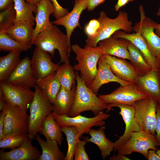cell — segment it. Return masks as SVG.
<instances>
[{
  "label": "cell",
  "instance_id": "obj_1",
  "mask_svg": "<svg viewBox=\"0 0 160 160\" xmlns=\"http://www.w3.org/2000/svg\"><path fill=\"white\" fill-rule=\"evenodd\" d=\"M33 45L48 52L52 57L57 50L60 57V63L70 64L71 52L68 46L66 35L55 25L50 29L39 33Z\"/></svg>",
  "mask_w": 160,
  "mask_h": 160
},
{
  "label": "cell",
  "instance_id": "obj_2",
  "mask_svg": "<svg viewBox=\"0 0 160 160\" xmlns=\"http://www.w3.org/2000/svg\"><path fill=\"white\" fill-rule=\"evenodd\" d=\"M71 49L76 54L77 64L73 68L79 71L82 78L89 87L94 79L97 71L98 62L103 55L98 46L92 47L85 45L82 48L76 44L71 46Z\"/></svg>",
  "mask_w": 160,
  "mask_h": 160
},
{
  "label": "cell",
  "instance_id": "obj_3",
  "mask_svg": "<svg viewBox=\"0 0 160 160\" xmlns=\"http://www.w3.org/2000/svg\"><path fill=\"white\" fill-rule=\"evenodd\" d=\"M76 95L69 116H75L87 111H90L96 116L107 109V104L87 87L77 71H76Z\"/></svg>",
  "mask_w": 160,
  "mask_h": 160
},
{
  "label": "cell",
  "instance_id": "obj_4",
  "mask_svg": "<svg viewBox=\"0 0 160 160\" xmlns=\"http://www.w3.org/2000/svg\"><path fill=\"white\" fill-rule=\"evenodd\" d=\"M97 20L100 26L97 33L93 36L87 37L86 45L96 47L100 41L111 36L116 31L122 30L127 33L132 32V23L129 20L128 13L120 11L115 18L108 17L103 11L100 12Z\"/></svg>",
  "mask_w": 160,
  "mask_h": 160
},
{
  "label": "cell",
  "instance_id": "obj_5",
  "mask_svg": "<svg viewBox=\"0 0 160 160\" xmlns=\"http://www.w3.org/2000/svg\"><path fill=\"white\" fill-rule=\"evenodd\" d=\"M34 95L29 107L30 115L28 136L34 139L45 118L53 111L52 104L36 84Z\"/></svg>",
  "mask_w": 160,
  "mask_h": 160
},
{
  "label": "cell",
  "instance_id": "obj_6",
  "mask_svg": "<svg viewBox=\"0 0 160 160\" xmlns=\"http://www.w3.org/2000/svg\"><path fill=\"white\" fill-rule=\"evenodd\" d=\"M159 146L155 135L141 130L133 132L129 140L119 147L117 151L125 155L137 152L147 158L149 150L156 151Z\"/></svg>",
  "mask_w": 160,
  "mask_h": 160
},
{
  "label": "cell",
  "instance_id": "obj_7",
  "mask_svg": "<svg viewBox=\"0 0 160 160\" xmlns=\"http://www.w3.org/2000/svg\"><path fill=\"white\" fill-rule=\"evenodd\" d=\"M56 122L60 127L73 126L77 129L78 132L79 138L84 133L88 134L92 127L94 126L102 127L105 124V120L110 116L101 111L94 117H87L80 114L74 117L66 115H59L54 112H52Z\"/></svg>",
  "mask_w": 160,
  "mask_h": 160
},
{
  "label": "cell",
  "instance_id": "obj_8",
  "mask_svg": "<svg viewBox=\"0 0 160 160\" xmlns=\"http://www.w3.org/2000/svg\"><path fill=\"white\" fill-rule=\"evenodd\" d=\"M3 109L6 110V115L3 136L12 134L28 136L29 116L27 111L19 106L7 103Z\"/></svg>",
  "mask_w": 160,
  "mask_h": 160
},
{
  "label": "cell",
  "instance_id": "obj_9",
  "mask_svg": "<svg viewBox=\"0 0 160 160\" xmlns=\"http://www.w3.org/2000/svg\"><path fill=\"white\" fill-rule=\"evenodd\" d=\"M158 103L147 97L136 101L133 105L135 119L141 130L155 136Z\"/></svg>",
  "mask_w": 160,
  "mask_h": 160
},
{
  "label": "cell",
  "instance_id": "obj_10",
  "mask_svg": "<svg viewBox=\"0 0 160 160\" xmlns=\"http://www.w3.org/2000/svg\"><path fill=\"white\" fill-rule=\"evenodd\" d=\"M31 88L0 82V97L11 105H17L27 111L34 95Z\"/></svg>",
  "mask_w": 160,
  "mask_h": 160
},
{
  "label": "cell",
  "instance_id": "obj_11",
  "mask_svg": "<svg viewBox=\"0 0 160 160\" xmlns=\"http://www.w3.org/2000/svg\"><path fill=\"white\" fill-rule=\"evenodd\" d=\"M139 9L140 20L132 26V31L141 35L151 54L160 60V37L154 31L155 22L145 16L142 5L140 6Z\"/></svg>",
  "mask_w": 160,
  "mask_h": 160
},
{
  "label": "cell",
  "instance_id": "obj_12",
  "mask_svg": "<svg viewBox=\"0 0 160 160\" xmlns=\"http://www.w3.org/2000/svg\"><path fill=\"white\" fill-rule=\"evenodd\" d=\"M115 107L119 108L120 109L119 113L122 117L125 125V129L122 135L113 143L115 152L117 151L119 147L125 143L129 140L133 132L142 130L135 120L133 106L118 103H110L107 104L106 112L108 113L112 108Z\"/></svg>",
  "mask_w": 160,
  "mask_h": 160
},
{
  "label": "cell",
  "instance_id": "obj_13",
  "mask_svg": "<svg viewBox=\"0 0 160 160\" xmlns=\"http://www.w3.org/2000/svg\"><path fill=\"white\" fill-rule=\"evenodd\" d=\"M98 97L107 104L118 103L133 106L134 103L147 97L134 84L121 86L110 94L99 95Z\"/></svg>",
  "mask_w": 160,
  "mask_h": 160
},
{
  "label": "cell",
  "instance_id": "obj_14",
  "mask_svg": "<svg viewBox=\"0 0 160 160\" xmlns=\"http://www.w3.org/2000/svg\"><path fill=\"white\" fill-rule=\"evenodd\" d=\"M5 81L12 84L29 88L35 87L37 80L32 68L31 60L28 56L21 60Z\"/></svg>",
  "mask_w": 160,
  "mask_h": 160
},
{
  "label": "cell",
  "instance_id": "obj_15",
  "mask_svg": "<svg viewBox=\"0 0 160 160\" xmlns=\"http://www.w3.org/2000/svg\"><path fill=\"white\" fill-rule=\"evenodd\" d=\"M48 52L36 47L31 60V67L37 80L55 72L59 65L52 60Z\"/></svg>",
  "mask_w": 160,
  "mask_h": 160
},
{
  "label": "cell",
  "instance_id": "obj_16",
  "mask_svg": "<svg viewBox=\"0 0 160 160\" xmlns=\"http://www.w3.org/2000/svg\"><path fill=\"white\" fill-rule=\"evenodd\" d=\"M102 57L108 64L112 71L117 77L129 83H135L139 76L129 61L108 55H103Z\"/></svg>",
  "mask_w": 160,
  "mask_h": 160
},
{
  "label": "cell",
  "instance_id": "obj_17",
  "mask_svg": "<svg viewBox=\"0 0 160 160\" xmlns=\"http://www.w3.org/2000/svg\"><path fill=\"white\" fill-rule=\"evenodd\" d=\"M86 9V5L83 0H75L74 7L71 12L62 17L52 22L53 24L62 25L65 29L68 45L71 52L72 50L71 44L72 34L77 27H80V16L83 11Z\"/></svg>",
  "mask_w": 160,
  "mask_h": 160
},
{
  "label": "cell",
  "instance_id": "obj_18",
  "mask_svg": "<svg viewBox=\"0 0 160 160\" xmlns=\"http://www.w3.org/2000/svg\"><path fill=\"white\" fill-rule=\"evenodd\" d=\"M112 36L124 38L130 41L141 52L152 70L157 71L160 60L151 54L145 40L139 33H128L120 30L116 31Z\"/></svg>",
  "mask_w": 160,
  "mask_h": 160
},
{
  "label": "cell",
  "instance_id": "obj_19",
  "mask_svg": "<svg viewBox=\"0 0 160 160\" xmlns=\"http://www.w3.org/2000/svg\"><path fill=\"white\" fill-rule=\"evenodd\" d=\"M37 6L33 43L39 33L50 29L53 26L54 24L50 21L49 16L55 11V7L50 0H41Z\"/></svg>",
  "mask_w": 160,
  "mask_h": 160
},
{
  "label": "cell",
  "instance_id": "obj_20",
  "mask_svg": "<svg viewBox=\"0 0 160 160\" xmlns=\"http://www.w3.org/2000/svg\"><path fill=\"white\" fill-rule=\"evenodd\" d=\"M29 137L20 146L9 151L0 150V160H38L41 155L38 149L32 145Z\"/></svg>",
  "mask_w": 160,
  "mask_h": 160
},
{
  "label": "cell",
  "instance_id": "obj_21",
  "mask_svg": "<svg viewBox=\"0 0 160 160\" xmlns=\"http://www.w3.org/2000/svg\"><path fill=\"white\" fill-rule=\"evenodd\" d=\"M134 84L148 97L160 103V82L157 71L151 70L145 75L139 76Z\"/></svg>",
  "mask_w": 160,
  "mask_h": 160
},
{
  "label": "cell",
  "instance_id": "obj_22",
  "mask_svg": "<svg viewBox=\"0 0 160 160\" xmlns=\"http://www.w3.org/2000/svg\"><path fill=\"white\" fill-rule=\"evenodd\" d=\"M96 76L89 87L97 95L101 87L105 84L115 82L119 83L121 86H123L130 84L119 79L111 71L109 65L102 56L98 60Z\"/></svg>",
  "mask_w": 160,
  "mask_h": 160
},
{
  "label": "cell",
  "instance_id": "obj_23",
  "mask_svg": "<svg viewBox=\"0 0 160 160\" xmlns=\"http://www.w3.org/2000/svg\"><path fill=\"white\" fill-rule=\"evenodd\" d=\"M130 41L122 38L112 36L102 40L98 43L103 55H108L124 59L130 60L128 49Z\"/></svg>",
  "mask_w": 160,
  "mask_h": 160
},
{
  "label": "cell",
  "instance_id": "obj_24",
  "mask_svg": "<svg viewBox=\"0 0 160 160\" xmlns=\"http://www.w3.org/2000/svg\"><path fill=\"white\" fill-rule=\"evenodd\" d=\"M76 88V84L73 85L71 90L61 87L52 104L53 112L59 115L69 116L74 101Z\"/></svg>",
  "mask_w": 160,
  "mask_h": 160
},
{
  "label": "cell",
  "instance_id": "obj_25",
  "mask_svg": "<svg viewBox=\"0 0 160 160\" xmlns=\"http://www.w3.org/2000/svg\"><path fill=\"white\" fill-rule=\"evenodd\" d=\"M14 4L16 12L14 23L33 27L35 18L33 13L36 14L37 6L25 0H14Z\"/></svg>",
  "mask_w": 160,
  "mask_h": 160
},
{
  "label": "cell",
  "instance_id": "obj_26",
  "mask_svg": "<svg viewBox=\"0 0 160 160\" xmlns=\"http://www.w3.org/2000/svg\"><path fill=\"white\" fill-rule=\"evenodd\" d=\"M106 127L103 126L97 130L91 128L88 133L90 138L84 137L83 138L87 143H93L98 147L101 151V156L105 159L114 151L113 142L106 137L105 133Z\"/></svg>",
  "mask_w": 160,
  "mask_h": 160
},
{
  "label": "cell",
  "instance_id": "obj_27",
  "mask_svg": "<svg viewBox=\"0 0 160 160\" xmlns=\"http://www.w3.org/2000/svg\"><path fill=\"white\" fill-rule=\"evenodd\" d=\"M35 139L42 151L38 160H65V156L60 150L57 141L50 139L44 140L38 134Z\"/></svg>",
  "mask_w": 160,
  "mask_h": 160
},
{
  "label": "cell",
  "instance_id": "obj_28",
  "mask_svg": "<svg viewBox=\"0 0 160 160\" xmlns=\"http://www.w3.org/2000/svg\"><path fill=\"white\" fill-rule=\"evenodd\" d=\"M34 28L24 24L14 23L3 32L18 42L32 46Z\"/></svg>",
  "mask_w": 160,
  "mask_h": 160
},
{
  "label": "cell",
  "instance_id": "obj_29",
  "mask_svg": "<svg viewBox=\"0 0 160 160\" xmlns=\"http://www.w3.org/2000/svg\"><path fill=\"white\" fill-rule=\"evenodd\" d=\"M36 85L52 104L61 87L56 72L37 80Z\"/></svg>",
  "mask_w": 160,
  "mask_h": 160
},
{
  "label": "cell",
  "instance_id": "obj_30",
  "mask_svg": "<svg viewBox=\"0 0 160 160\" xmlns=\"http://www.w3.org/2000/svg\"><path fill=\"white\" fill-rule=\"evenodd\" d=\"M39 132L42 134L46 139L55 140L58 144H62V132L61 127L58 124L52 113H50L44 119Z\"/></svg>",
  "mask_w": 160,
  "mask_h": 160
},
{
  "label": "cell",
  "instance_id": "obj_31",
  "mask_svg": "<svg viewBox=\"0 0 160 160\" xmlns=\"http://www.w3.org/2000/svg\"><path fill=\"white\" fill-rule=\"evenodd\" d=\"M20 52H10L0 57V82L6 81L20 62Z\"/></svg>",
  "mask_w": 160,
  "mask_h": 160
},
{
  "label": "cell",
  "instance_id": "obj_32",
  "mask_svg": "<svg viewBox=\"0 0 160 160\" xmlns=\"http://www.w3.org/2000/svg\"><path fill=\"white\" fill-rule=\"evenodd\" d=\"M128 49L130 57L129 61L135 68L139 76L145 75L152 70L141 52L130 41Z\"/></svg>",
  "mask_w": 160,
  "mask_h": 160
},
{
  "label": "cell",
  "instance_id": "obj_33",
  "mask_svg": "<svg viewBox=\"0 0 160 160\" xmlns=\"http://www.w3.org/2000/svg\"><path fill=\"white\" fill-rule=\"evenodd\" d=\"M56 73L61 87L65 89L71 90L73 85L76 84V72L70 63H63L59 65Z\"/></svg>",
  "mask_w": 160,
  "mask_h": 160
},
{
  "label": "cell",
  "instance_id": "obj_34",
  "mask_svg": "<svg viewBox=\"0 0 160 160\" xmlns=\"http://www.w3.org/2000/svg\"><path fill=\"white\" fill-rule=\"evenodd\" d=\"M31 46L15 40L4 32L0 33V51L21 53L28 51L31 48Z\"/></svg>",
  "mask_w": 160,
  "mask_h": 160
},
{
  "label": "cell",
  "instance_id": "obj_35",
  "mask_svg": "<svg viewBox=\"0 0 160 160\" xmlns=\"http://www.w3.org/2000/svg\"><path fill=\"white\" fill-rule=\"evenodd\" d=\"M61 131L65 135L68 145V149L65 160H73L74 151L77 141L78 132L73 126H63L61 127Z\"/></svg>",
  "mask_w": 160,
  "mask_h": 160
},
{
  "label": "cell",
  "instance_id": "obj_36",
  "mask_svg": "<svg viewBox=\"0 0 160 160\" xmlns=\"http://www.w3.org/2000/svg\"><path fill=\"white\" fill-rule=\"evenodd\" d=\"M28 138L27 135L19 134L3 136L0 139V148L13 149L20 146Z\"/></svg>",
  "mask_w": 160,
  "mask_h": 160
},
{
  "label": "cell",
  "instance_id": "obj_37",
  "mask_svg": "<svg viewBox=\"0 0 160 160\" xmlns=\"http://www.w3.org/2000/svg\"><path fill=\"white\" fill-rule=\"evenodd\" d=\"M16 16L14 4L0 12V32H4L14 23Z\"/></svg>",
  "mask_w": 160,
  "mask_h": 160
},
{
  "label": "cell",
  "instance_id": "obj_38",
  "mask_svg": "<svg viewBox=\"0 0 160 160\" xmlns=\"http://www.w3.org/2000/svg\"><path fill=\"white\" fill-rule=\"evenodd\" d=\"M87 142L84 140H78L74 153L75 160H89V156L85 151L84 146Z\"/></svg>",
  "mask_w": 160,
  "mask_h": 160
},
{
  "label": "cell",
  "instance_id": "obj_39",
  "mask_svg": "<svg viewBox=\"0 0 160 160\" xmlns=\"http://www.w3.org/2000/svg\"><path fill=\"white\" fill-rule=\"evenodd\" d=\"M100 26L99 22L97 19H93L90 21L84 29L87 37L94 36L98 31Z\"/></svg>",
  "mask_w": 160,
  "mask_h": 160
},
{
  "label": "cell",
  "instance_id": "obj_40",
  "mask_svg": "<svg viewBox=\"0 0 160 160\" xmlns=\"http://www.w3.org/2000/svg\"><path fill=\"white\" fill-rule=\"evenodd\" d=\"M50 0L55 7V12L53 15L56 20L62 17L69 12L67 9L63 8L60 5L57 0Z\"/></svg>",
  "mask_w": 160,
  "mask_h": 160
},
{
  "label": "cell",
  "instance_id": "obj_41",
  "mask_svg": "<svg viewBox=\"0 0 160 160\" xmlns=\"http://www.w3.org/2000/svg\"><path fill=\"white\" fill-rule=\"evenodd\" d=\"M155 137L160 146V105L158 103L155 125Z\"/></svg>",
  "mask_w": 160,
  "mask_h": 160
},
{
  "label": "cell",
  "instance_id": "obj_42",
  "mask_svg": "<svg viewBox=\"0 0 160 160\" xmlns=\"http://www.w3.org/2000/svg\"><path fill=\"white\" fill-rule=\"evenodd\" d=\"M85 2L87 9L88 11L94 10L101 4L103 3L106 0H83Z\"/></svg>",
  "mask_w": 160,
  "mask_h": 160
},
{
  "label": "cell",
  "instance_id": "obj_43",
  "mask_svg": "<svg viewBox=\"0 0 160 160\" xmlns=\"http://www.w3.org/2000/svg\"><path fill=\"white\" fill-rule=\"evenodd\" d=\"M6 111L3 109L0 114V139L3 136Z\"/></svg>",
  "mask_w": 160,
  "mask_h": 160
},
{
  "label": "cell",
  "instance_id": "obj_44",
  "mask_svg": "<svg viewBox=\"0 0 160 160\" xmlns=\"http://www.w3.org/2000/svg\"><path fill=\"white\" fill-rule=\"evenodd\" d=\"M14 4V0H0L1 11L5 10Z\"/></svg>",
  "mask_w": 160,
  "mask_h": 160
},
{
  "label": "cell",
  "instance_id": "obj_45",
  "mask_svg": "<svg viewBox=\"0 0 160 160\" xmlns=\"http://www.w3.org/2000/svg\"><path fill=\"white\" fill-rule=\"evenodd\" d=\"M146 158L148 160H160V156L152 149L149 150Z\"/></svg>",
  "mask_w": 160,
  "mask_h": 160
},
{
  "label": "cell",
  "instance_id": "obj_46",
  "mask_svg": "<svg viewBox=\"0 0 160 160\" xmlns=\"http://www.w3.org/2000/svg\"><path fill=\"white\" fill-rule=\"evenodd\" d=\"M126 155L118 153L116 155H114L112 156L109 158L110 160H130L129 158L127 157Z\"/></svg>",
  "mask_w": 160,
  "mask_h": 160
},
{
  "label": "cell",
  "instance_id": "obj_47",
  "mask_svg": "<svg viewBox=\"0 0 160 160\" xmlns=\"http://www.w3.org/2000/svg\"><path fill=\"white\" fill-rule=\"evenodd\" d=\"M129 2V0H118L115 6V10L117 11Z\"/></svg>",
  "mask_w": 160,
  "mask_h": 160
},
{
  "label": "cell",
  "instance_id": "obj_48",
  "mask_svg": "<svg viewBox=\"0 0 160 160\" xmlns=\"http://www.w3.org/2000/svg\"><path fill=\"white\" fill-rule=\"evenodd\" d=\"M155 31L156 33L160 37V24L155 22Z\"/></svg>",
  "mask_w": 160,
  "mask_h": 160
},
{
  "label": "cell",
  "instance_id": "obj_49",
  "mask_svg": "<svg viewBox=\"0 0 160 160\" xmlns=\"http://www.w3.org/2000/svg\"><path fill=\"white\" fill-rule=\"evenodd\" d=\"M27 2L37 5L41 0H25Z\"/></svg>",
  "mask_w": 160,
  "mask_h": 160
},
{
  "label": "cell",
  "instance_id": "obj_50",
  "mask_svg": "<svg viewBox=\"0 0 160 160\" xmlns=\"http://www.w3.org/2000/svg\"><path fill=\"white\" fill-rule=\"evenodd\" d=\"M157 71L158 73V76H159V81H160V62L159 63V65L158 71Z\"/></svg>",
  "mask_w": 160,
  "mask_h": 160
},
{
  "label": "cell",
  "instance_id": "obj_51",
  "mask_svg": "<svg viewBox=\"0 0 160 160\" xmlns=\"http://www.w3.org/2000/svg\"><path fill=\"white\" fill-rule=\"evenodd\" d=\"M156 15H157L160 16V6L159 8L158 11L156 13Z\"/></svg>",
  "mask_w": 160,
  "mask_h": 160
},
{
  "label": "cell",
  "instance_id": "obj_52",
  "mask_svg": "<svg viewBox=\"0 0 160 160\" xmlns=\"http://www.w3.org/2000/svg\"><path fill=\"white\" fill-rule=\"evenodd\" d=\"M156 153L160 156V149H158L156 151Z\"/></svg>",
  "mask_w": 160,
  "mask_h": 160
},
{
  "label": "cell",
  "instance_id": "obj_53",
  "mask_svg": "<svg viewBox=\"0 0 160 160\" xmlns=\"http://www.w3.org/2000/svg\"><path fill=\"white\" fill-rule=\"evenodd\" d=\"M129 0V2H130V1H134L135 0Z\"/></svg>",
  "mask_w": 160,
  "mask_h": 160
},
{
  "label": "cell",
  "instance_id": "obj_54",
  "mask_svg": "<svg viewBox=\"0 0 160 160\" xmlns=\"http://www.w3.org/2000/svg\"><path fill=\"white\" fill-rule=\"evenodd\" d=\"M159 103V105H160V103Z\"/></svg>",
  "mask_w": 160,
  "mask_h": 160
}]
</instances>
